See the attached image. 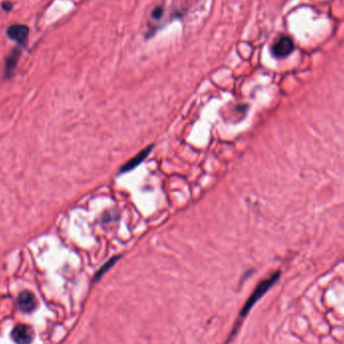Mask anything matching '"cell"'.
<instances>
[{
  "mask_svg": "<svg viewBox=\"0 0 344 344\" xmlns=\"http://www.w3.org/2000/svg\"><path fill=\"white\" fill-rule=\"evenodd\" d=\"M280 277V272L275 273L274 275H272L270 278L262 281L254 290V292L252 293V295L249 297V299L247 300V302L244 303L241 311H240V317L243 318L248 315V313L250 312V310L254 307V305L270 290V288L278 281Z\"/></svg>",
  "mask_w": 344,
  "mask_h": 344,
  "instance_id": "obj_1",
  "label": "cell"
},
{
  "mask_svg": "<svg viewBox=\"0 0 344 344\" xmlns=\"http://www.w3.org/2000/svg\"><path fill=\"white\" fill-rule=\"evenodd\" d=\"M294 51V42L288 36H282L272 46V53L274 57L283 59L288 57Z\"/></svg>",
  "mask_w": 344,
  "mask_h": 344,
  "instance_id": "obj_2",
  "label": "cell"
},
{
  "mask_svg": "<svg viewBox=\"0 0 344 344\" xmlns=\"http://www.w3.org/2000/svg\"><path fill=\"white\" fill-rule=\"evenodd\" d=\"M11 337L17 344H29L33 339V329L25 324L16 325L12 329Z\"/></svg>",
  "mask_w": 344,
  "mask_h": 344,
  "instance_id": "obj_3",
  "label": "cell"
},
{
  "mask_svg": "<svg viewBox=\"0 0 344 344\" xmlns=\"http://www.w3.org/2000/svg\"><path fill=\"white\" fill-rule=\"evenodd\" d=\"M17 304L21 311L29 313L33 311L37 306V300L35 296L29 291H23L18 295Z\"/></svg>",
  "mask_w": 344,
  "mask_h": 344,
  "instance_id": "obj_4",
  "label": "cell"
},
{
  "mask_svg": "<svg viewBox=\"0 0 344 344\" xmlns=\"http://www.w3.org/2000/svg\"><path fill=\"white\" fill-rule=\"evenodd\" d=\"M152 145L146 147L145 149H143L141 152H139L137 155H135L132 159H130L126 164H124V166L121 168L120 173H125V172H129L130 170L136 168L139 164H141L146 157L150 154V152L152 151Z\"/></svg>",
  "mask_w": 344,
  "mask_h": 344,
  "instance_id": "obj_5",
  "label": "cell"
},
{
  "mask_svg": "<svg viewBox=\"0 0 344 344\" xmlns=\"http://www.w3.org/2000/svg\"><path fill=\"white\" fill-rule=\"evenodd\" d=\"M8 36L18 43H25L28 36V27L22 24H14L7 30Z\"/></svg>",
  "mask_w": 344,
  "mask_h": 344,
  "instance_id": "obj_6",
  "label": "cell"
},
{
  "mask_svg": "<svg viewBox=\"0 0 344 344\" xmlns=\"http://www.w3.org/2000/svg\"><path fill=\"white\" fill-rule=\"evenodd\" d=\"M120 258V256H116V257H114V258H112V259H110L108 262H106L101 268H100V270L96 273V275H95V277H94V282H98L113 266L115 265V263L118 261V259Z\"/></svg>",
  "mask_w": 344,
  "mask_h": 344,
  "instance_id": "obj_7",
  "label": "cell"
},
{
  "mask_svg": "<svg viewBox=\"0 0 344 344\" xmlns=\"http://www.w3.org/2000/svg\"><path fill=\"white\" fill-rule=\"evenodd\" d=\"M19 58V52L18 51H14L13 54L7 59L6 61V67H5V73H6V76H10L16 66V63H17V60Z\"/></svg>",
  "mask_w": 344,
  "mask_h": 344,
  "instance_id": "obj_8",
  "label": "cell"
},
{
  "mask_svg": "<svg viewBox=\"0 0 344 344\" xmlns=\"http://www.w3.org/2000/svg\"><path fill=\"white\" fill-rule=\"evenodd\" d=\"M163 13H164V8L163 6H157L153 9L152 13H151V16L154 20H159L163 17Z\"/></svg>",
  "mask_w": 344,
  "mask_h": 344,
  "instance_id": "obj_9",
  "label": "cell"
}]
</instances>
